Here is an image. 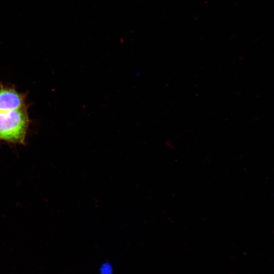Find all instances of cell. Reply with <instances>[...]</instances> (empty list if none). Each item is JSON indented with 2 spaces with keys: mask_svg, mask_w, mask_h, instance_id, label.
<instances>
[{
  "mask_svg": "<svg viewBox=\"0 0 274 274\" xmlns=\"http://www.w3.org/2000/svg\"><path fill=\"white\" fill-rule=\"evenodd\" d=\"M28 122L25 107L0 111V139L12 143L24 142Z\"/></svg>",
  "mask_w": 274,
  "mask_h": 274,
  "instance_id": "cell-1",
  "label": "cell"
},
{
  "mask_svg": "<svg viewBox=\"0 0 274 274\" xmlns=\"http://www.w3.org/2000/svg\"><path fill=\"white\" fill-rule=\"evenodd\" d=\"M23 107L24 99L16 91L10 89L0 90V111L16 110Z\"/></svg>",
  "mask_w": 274,
  "mask_h": 274,
  "instance_id": "cell-2",
  "label": "cell"
}]
</instances>
